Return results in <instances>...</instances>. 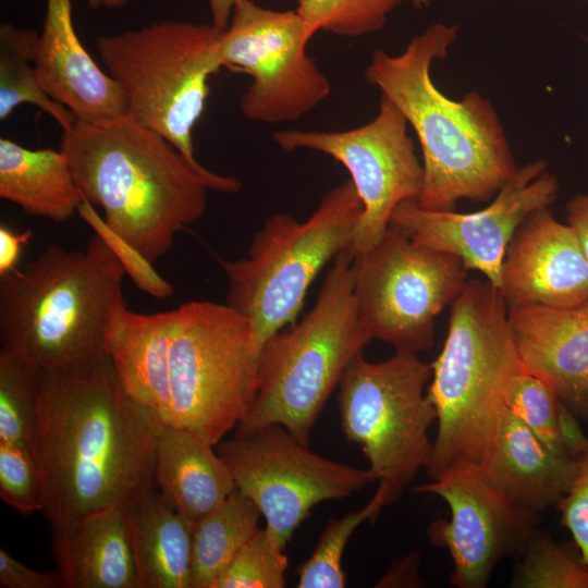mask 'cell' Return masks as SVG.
<instances>
[{"mask_svg":"<svg viewBox=\"0 0 588 588\" xmlns=\"http://www.w3.org/2000/svg\"><path fill=\"white\" fill-rule=\"evenodd\" d=\"M467 269L457 257L413 242L394 224L354 257V295L372 339L419 353L433 344L438 315L463 290Z\"/></svg>","mask_w":588,"mask_h":588,"instance_id":"obj_11","label":"cell"},{"mask_svg":"<svg viewBox=\"0 0 588 588\" xmlns=\"http://www.w3.org/2000/svg\"><path fill=\"white\" fill-rule=\"evenodd\" d=\"M220 36L211 24L168 20L96 41L102 63L124 94L125 114L162 135L194 163L193 128L206 108L208 79L223 68Z\"/></svg>","mask_w":588,"mask_h":588,"instance_id":"obj_8","label":"cell"},{"mask_svg":"<svg viewBox=\"0 0 588 588\" xmlns=\"http://www.w3.org/2000/svg\"><path fill=\"white\" fill-rule=\"evenodd\" d=\"M403 0H298L296 12L313 37L318 30L359 37L382 29Z\"/></svg>","mask_w":588,"mask_h":588,"instance_id":"obj_31","label":"cell"},{"mask_svg":"<svg viewBox=\"0 0 588 588\" xmlns=\"http://www.w3.org/2000/svg\"><path fill=\"white\" fill-rule=\"evenodd\" d=\"M415 493L441 498L450 519L431 523V541L444 547L458 588H482L506 558L522 554L536 530L539 514L512 501L479 468H454L417 486Z\"/></svg>","mask_w":588,"mask_h":588,"instance_id":"obj_16","label":"cell"},{"mask_svg":"<svg viewBox=\"0 0 588 588\" xmlns=\"http://www.w3.org/2000/svg\"><path fill=\"white\" fill-rule=\"evenodd\" d=\"M310 39L296 10L237 0L229 27L221 33L219 52L223 68L252 77L240 101L246 119L293 122L329 97L328 77L306 52Z\"/></svg>","mask_w":588,"mask_h":588,"instance_id":"obj_13","label":"cell"},{"mask_svg":"<svg viewBox=\"0 0 588 588\" xmlns=\"http://www.w3.org/2000/svg\"><path fill=\"white\" fill-rule=\"evenodd\" d=\"M216 449L236 489L258 507L268 537L281 550L314 506L347 498L373 481L369 469L316 454L280 425L235 432Z\"/></svg>","mask_w":588,"mask_h":588,"instance_id":"obj_12","label":"cell"},{"mask_svg":"<svg viewBox=\"0 0 588 588\" xmlns=\"http://www.w3.org/2000/svg\"><path fill=\"white\" fill-rule=\"evenodd\" d=\"M34 66L44 90L76 119L126 113L120 85L99 68L76 34L71 0H47Z\"/></svg>","mask_w":588,"mask_h":588,"instance_id":"obj_19","label":"cell"},{"mask_svg":"<svg viewBox=\"0 0 588 588\" xmlns=\"http://www.w3.org/2000/svg\"><path fill=\"white\" fill-rule=\"evenodd\" d=\"M77 213L108 245L122 265L125 273L146 294L164 299L173 295V286L163 279L139 249L113 231L96 211L93 204L83 199Z\"/></svg>","mask_w":588,"mask_h":588,"instance_id":"obj_35","label":"cell"},{"mask_svg":"<svg viewBox=\"0 0 588 588\" xmlns=\"http://www.w3.org/2000/svg\"><path fill=\"white\" fill-rule=\"evenodd\" d=\"M431 376V364L418 353L395 351L379 363L360 353L339 383L342 431L364 452L385 506L401 498L431 460L429 430L437 411L425 392Z\"/></svg>","mask_w":588,"mask_h":588,"instance_id":"obj_9","label":"cell"},{"mask_svg":"<svg viewBox=\"0 0 588 588\" xmlns=\"http://www.w3.org/2000/svg\"><path fill=\"white\" fill-rule=\"evenodd\" d=\"M381 584H388V586H394V584L397 586L401 584H406V586L413 584V586H416V584H420L417 574V556H408L399 562V564L392 567L390 573L384 576Z\"/></svg>","mask_w":588,"mask_h":588,"instance_id":"obj_41","label":"cell"},{"mask_svg":"<svg viewBox=\"0 0 588 588\" xmlns=\"http://www.w3.org/2000/svg\"><path fill=\"white\" fill-rule=\"evenodd\" d=\"M558 426L564 451L569 456L579 458L588 450V439L574 413L562 401L559 405Z\"/></svg>","mask_w":588,"mask_h":588,"instance_id":"obj_38","label":"cell"},{"mask_svg":"<svg viewBox=\"0 0 588 588\" xmlns=\"http://www.w3.org/2000/svg\"><path fill=\"white\" fill-rule=\"evenodd\" d=\"M155 481L167 501L193 523L236 490L216 445L173 425H164L158 438Z\"/></svg>","mask_w":588,"mask_h":588,"instance_id":"obj_24","label":"cell"},{"mask_svg":"<svg viewBox=\"0 0 588 588\" xmlns=\"http://www.w3.org/2000/svg\"><path fill=\"white\" fill-rule=\"evenodd\" d=\"M132 0H87L88 5L93 10L99 9H117L125 5Z\"/></svg>","mask_w":588,"mask_h":588,"instance_id":"obj_43","label":"cell"},{"mask_svg":"<svg viewBox=\"0 0 588 588\" xmlns=\"http://www.w3.org/2000/svg\"><path fill=\"white\" fill-rule=\"evenodd\" d=\"M52 552L65 588H139L123 503L52 532Z\"/></svg>","mask_w":588,"mask_h":588,"instance_id":"obj_20","label":"cell"},{"mask_svg":"<svg viewBox=\"0 0 588 588\" xmlns=\"http://www.w3.org/2000/svg\"><path fill=\"white\" fill-rule=\"evenodd\" d=\"M0 587L2 588H61L63 580L57 569L41 572L26 566L5 549H0Z\"/></svg>","mask_w":588,"mask_h":588,"instance_id":"obj_37","label":"cell"},{"mask_svg":"<svg viewBox=\"0 0 588 588\" xmlns=\"http://www.w3.org/2000/svg\"><path fill=\"white\" fill-rule=\"evenodd\" d=\"M509 318L524 369L588 421V299L569 307H515Z\"/></svg>","mask_w":588,"mask_h":588,"instance_id":"obj_18","label":"cell"},{"mask_svg":"<svg viewBox=\"0 0 588 588\" xmlns=\"http://www.w3.org/2000/svg\"><path fill=\"white\" fill-rule=\"evenodd\" d=\"M559 180L537 159L522 167L491 201L474 212L429 210L415 200L397 205L391 224L416 244L450 254L499 287L502 264L519 225L558 198Z\"/></svg>","mask_w":588,"mask_h":588,"instance_id":"obj_15","label":"cell"},{"mask_svg":"<svg viewBox=\"0 0 588 588\" xmlns=\"http://www.w3.org/2000/svg\"><path fill=\"white\" fill-rule=\"evenodd\" d=\"M560 402L559 396L544 381L523 368L512 383L507 409L549 449L556 454L568 455L562 446L559 434Z\"/></svg>","mask_w":588,"mask_h":588,"instance_id":"obj_32","label":"cell"},{"mask_svg":"<svg viewBox=\"0 0 588 588\" xmlns=\"http://www.w3.org/2000/svg\"><path fill=\"white\" fill-rule=\"evenodd\" d=\"M257 358L250 323L228 304L199 301L173 309L168 425L217 445L248 411Z\"/></svg>","mask_w":588,"mask_h":588,"instance_id":"obj_10","label":"cell"},{"mask_svg":"<svg viewBox=\"0 0 588 588\" xmlns=\"http://www.w3.org/2000/svg\"><path fill=\"white\" fill-rule=\"evenodd\" d=\"M371 340L356 306L348 246L333 259L310 311L261 345L255 395L235 432L280 425L308 446L327 401Z\"/></svg>","mask_w":588,"mask_h":588,"instance_id":"obj_6","label":"cell"},{"mask_svg":"<svg viewBox=\"0 0 588 588\" xmlns=\"http://www.w3.org/2000/svg\"><path fill=\"white\" fill-rule=\"evenodd\" d=\"M125 271L95 234L84 250L49 245L23 269L0 277V343L45 370L107 356Z\"/></svg>","mask_w":588,"mask_h":588,"instance_id":"obj_4","label":"cell"},{"mask_svg":"<svg viewBox=\"0 0 588 588\" xmlns=\"http://www.w3.org/2000/svg\"><path fill=\"white\" fill-rule=\"evenodd\" d=\"M0 197L28 216L53 222L72 218L83 201L61 149H28L4 137L0 138Z\"/></svg>","mask_w":588,"mask_h":588,"instance_id":"obj_25","label":"cell"},{"mask_svg":"<svg viewBox=\"0 0 588 588\" xmlns=\"http://www.w3.org/2000/svg\"><path fill=\"white\" fill-rule=\"evenodd\" d=\"M413 5L417 9L427 7L430 3V0H411Z\"/></svg>","mask_w":588,"mask_h":588,"instance_id":"obj_44","label":"cell"},{"mask_svg":"<svg viewBox=\"0 0 588 588\" xmlns=\"http://www.w3.org/2000/svg\"><path fill=\"white\" fill-rule=\"evenodd\" d=\"M173 310L139 314L122 305L107 340L110 357L124 390L154 409L166 425L170 420V347Z\"/></svg>","mask_w":588,"mask_h":588,"instance_id":"obj_23","label":"cell"},{"mask_svg":"<svg viewBox=\"0 0 588 588\" xmlns=\"http://www.w3.org/2000/svg\"><path fill=\"white\" fill-rule=\"evenodd\" d=\"M565 213L566 222L574 229L588 260V193L571 198Z\"/></svg>","mask_w":588,"mask_h":588,"instance_id":"obj_40","label":"cell"},{"mask_svg":"<svg viewBox=\"0 0 588 588\" xmlns=\"http://www.w3.org/2000/svg\"><path fill=\"white\" fill-rule=\"evenodd\" d=\"M33 236V231L14 232L7 225H0V277L16 268L23 245Z\"/></svg>","mask_w":588,"mask_h":588,"instance_id":"obj_39","label":"cell"},{"mask_svg":"<svg viewBox=\"0 0 588 588\" xmlns=\"http://www.w3.org/2000/svg\"><path fill=\"white\" fill-rule=\"evenodd\" d=\"M0 499L24 515L44 509L42 477L34 454L1 441Z\"/></svg>","mask_w":588,"mask_h":588,"instance_id":"obj_34","label":"cell"},{"mask_svg":"<svg viewBox=\"0 0 588 588\" xmlns=\"http://www.w3.org/2000/svg\"><path fill=\"white\" fill-rule=\"evenodd\" d=\"M457 33L455 24L433 23L399 54L376 50L365 71L417 135L424 168L417 204L429 210L490 200L518 169L492 102L478 91L449 98L431 78L432 63L448 57Z\"/></svg>","mask_w":588,"mask_h":588,"instance_id":"obj_3","label":"cell"},{"mask_svg":"<svg viewBox=\"0 0 588 588\" xmlns=\"http://www.w3.org/2000/svg\"><path fill=\"white\" fill-rule=\"evenodd\" d=\"M60 149L83 199L99 206L107 224L152 264L171 250L179 231L205 215L208 189L236 193L242 186L189 161L127 114L76 119Z\"/></svg>","mask_w":588,"mask_h":588,"instance_id":"obj_2","label":"cell"},{"mask_svg":"<svg viewBox=\"0 0 588 588\" xmlns=\"http://www.w3.org/2000/svg\"><path fill=\"white\" fill-rule=\"evenodd\" d=\"M559 505L562 524L588 568V450L578 458L573 482Z\"/></svg>","mask_w":588,"mask_h":588,"instance_id":"obj_36","label":"cell"},{"mask_svg":"<svg viewBox=\"0 0 588 588\" xmlns=\"http://www.w3.org/2000/svg\"><path fill=\"white\" fill-rule=\"evenodd\" d=\"M39 34L11 23L0 25V120H7L16 107L30 103L49 114L63 132L76 118L53 100L41 87L34 66Z\"/></svg>","mask_w":588,"mask_h":588,"instance_id":"obj_27","label":"cell"},{"mask_svg":"<svg viewBox=\"0 0 588 588\" xmlns=\"http://www.w3.org/2000/svg\"><path fill=\"white\" fill-rule=\"evenodd\" d=\"M512 581L517 588H588V568L579 551L559 544L537 530L522 552Z\"/></svg>","mask_w":588,"mask_h":588,"instance_id":"obj_30","label":"cell"},{"mask_svg":"<svg viewBox=\"0 0 588 588\" xmlns=\"http://www.w3.org/2000/svg\"><path fill=\"white\" fill-rule=\"evenodd\" d=\"M42 370L0 348V441L33 454Z\"/></svg>","mask_w":588,"mask_h":588,"instance_id":"obj_28","label":"cell"},{"mask_svg":"<svg viewBox=\"0 0 588 588\" xmlns=\"http://www.w3.org/2000/svg\"><path fill=\"white\" fill-rule=\"evenodd\" d=\"M139 588H192V538L195 523L180 514L155 480L124 500Z\"/></svg>","mask_w":588,"mask_h":588,"instance_id":"obj_22","label":"cell"},{"mask_svg":"<svg viewBox=\"0 0 588 588\" xmlns=\"http://www.w3.org/2000/svg\"><path fill=\"white\" fill-rule=\"evenodd\" d=\"M498 290L509 309L587 301L588 260L574 229L550 208L531 213L510 242Z\"/></svg>","mask_w":588,"mask_h":588,"instance_id":"obj_17","label":"cell"},{"mask_svg":"<svg viewBox=\"0 0 588 588\" xmlns=\"http://www.w3.org/2000/svg\"><path fill=\"white\" fill-rule=\"evenodd\" d=\"M363 211L348 180L329 189L306 221L274 213L255 233L246 257L219 258L226 304L250 323L258 353L268 338L295 322L318 273L351 245Z\"/></svg>","mask_w":588,"mask_h":588,"instance_id":"obj_7","label":"cell"},{"mask_svg":"<svg viewBox=\"0 0 588 588\" xmlns=\"http://www.w3.org/2000/svg\"><path fill=\"white\" fill-rule=\"evenodd\" d=\"M403 113L381 95L376 117L360 126L339 131L282 130L274 143L285 152L309 149L332 157L351 174L363 217L350 245L357 257L383 236L394 209L417 201L424 184L422 162L416 156Z\"/></svg>","mask_w":588,"mask_h":588,"instance_id":"obj_14","label":"cell"},{"mask_svg":"<svg viewBox=\"0 0 588 588\" xmlns=\"http://www.w3.org/2000/svg\"><path fill=\"white\" fill-rule=\"evenodd\" d=\"M385 506L384 492L377 488L370 501L359 511L342 518H331L323 529L317 547L297 571L298 588H342L346 585L342 558L346 544L366 520L375 522Z\"/></svg>","mask_w":588,"mask_h":588,"instance_id":"obj_29","label":"cell"},{"mask_svg":"<svg viewBox=\"0 0 588 588\" xmlns=\"http://www.w3.org/2000/svg\"><path fill=\"white\" fill-rule=\"evenodd\" d=\"M289 565L284 550L260 528L242 548L213 588H283Z\"/></svg>","mask_w":588,"mask_h":588,"instance_id":"obj_33","label":"cell"},{"mask_svg":"<svg viewBox=\"0 0 588 588\" xmlns=\"http://www.w3.org/2000/svg\"><path fill=\"white\" fill-rule=\"evenodd\" d=\"M428 395L437 411V436L426 468L430 479L454 468L485 469L494 452L507 397L523 370L498 287L467 280L450 305L446 338Z\"/></svg>","mask_w":588,"mask_h":588,"instance_id":"obj_5","label":"cell"},{"mask_svg":"<svg viewBox=\"0 0 588 588\" xmlns=\"http://www.w3.org/2000/svg\"><path fill=\"white\" fill-rule=\"evenodd\" d=\"M577 462L578 458L553 452L507 409L483 471L507 498L540 514L566 494Z\"/></svg>","mask_w":588,"mask_h":588,"instance_id":"obj_21","label":"cell"},{"mask_svg":"<svg viewBox=\"0 0 588 588\" xmlns=\"http://www.w3.org/2000/svg\"><path fill=\"white\" fill-rule=\"evenodd\" d=\"M164 425L124 390L108 355L44 369L34 456L42 477V513L52 532L123 503L137 487L155 480Z\"/></svg>","mask_w":588,"mask_h":588,"instance_id":"obj_1","label":"cell"},{"mask_svg":"<svg viewBox=\"0 0 588 588\" xmlns=\"http://www.w3.org/2000/svg\"><path fill=\"white\" fill-rule=\"evenodd\" d=\"M211 11V25L218 32H224L229 23L237 0H208Z\"/></svg>","mask_w":588,"mask_h":588,"instance_id":"obj_42","label":"cell"},{"mask_svg":"<svg viewBox=\"0 0 588 588\" xmlns=\"http://www.w3.org/2000/svg\"><path fill=\"white\" fill-rule=\"evenodd\" d=\"M260 511L234 490L197 520L192 538V588H213L242 548L260 529Z\"/></svg>","mask_w":588,"mask_h":588,"instance_id":"obj_26","label":"cell"}]
</instances>
